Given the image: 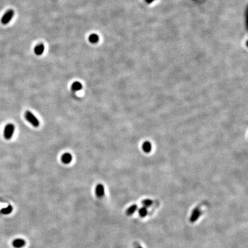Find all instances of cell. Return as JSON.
Listing matches in <instances>:
<instances>
[{
  "mask_svg": "<svg viewBox=\"0 0 248 248\" xmlns=\"http://www.w3.org/2000/svg\"><path fill=\"white\" fill-rule=\"evenodd\" d=\"M137 206L136 205H133L132 206H130L126 210V214L128 216L132 215V214H133L135 211L137 210Z\"/></svg>",
  "mask_w": 248,
  "mask_h": 248,
  "instance_id": "11",
  "label": "cell"
},
{
  "mask_svg": "<svg viewBox=\"0 0 248 248\" xmlns=\"http://www.w3.org/2000/svg\"><path fill=\"white\" fill-rule=\"evenodd\" d=\"M200 215H201V210H200V206H196L192 211V213L190 218V221L191 223H194L196 222L199 219Z\"/></svg>",
  "mask_w": 248,
  "mask_h": 248,
  "instance_id": "4",
  "label": "cell"
},
{
  "mask_svg": "<svg viewBox=\"0 0 248 248\" xmlns=\"http://www.w3.org/2000/svg\"><path fill=\"white\" fill-rule=\"evenodd\" d=\"M95 195L98 198H102L105 195V188L102 184H98L95 187Z\"/></svg>",
  "mask_w": 248,
  "mask_h": 248,
  "instance_id": "5",
  "label": "cell"
},
{
  "mask_svg": "<svg viewBox=\"0 0 248 248\" xmlns=\"http://www.w3.org/2000/svg\"><path fill=\"white\" fill-rule=\"evenodd\" d=\"M99 37L97 34L92 33L88 36V41L92 44H96L99 41Z\"/></svg>",
  "mask_w": 248,
  "mask_h": 248,
  "instance_id": "10",
  "label": "cell"
},
{
  "mask_svg": "<svg viewBox=\"0 0 248 248\" xmlns=\"http://www.w3.org/2000/svg\"><path fill=\"white\" fill-rule=\"evenodd\" d=\"M71 88V90L73 92L79 91L82 89V84L78 81H75L73 83Z\"/></svg>",
  "mask_w": 248,
  "mask_h": 248,
  "instance_id": "9",
  "label": "cell"
},
{
  "mask_svg": "<svg viewBox=\"0 0 248 248\" xmlns=\"http://www.w3.org/2000/svg\"><path fill=\"white\" fill-rule=\"evenodd\" d=\"M15 130V126L13 124H7L3 130V136L5 139L6 140H10Z\"/></svg>",
  "mask_w": 248,
  "mask_h": 248,
  "instance_id": "2",
  "label": "cell"
},
{
  "mask_svg": "<svg viewBox=\"0 0 248 248\" xmlns=\"http://www.w3.org/2000/svg\"><path fill=\"white\" fill-rule=\"evenodd\" d=\"M139 215L141 217H142V218L145 217L148 214L147 208H146L145 207H142L141 208H140L139 209Z\"/></svg>",
  "mask_w": 248,
  "mask_h": 248,
  "instance_id": "13",
  "label": "cell"
},
{
  "mask_svg": "<svg viewBox=\"0 0 248 248\" xmlns=\"http://www.w3.org/2000/svg\"><path fill=\"white\" fill-rule=\"evenodd\" d=\"M14 15V12L13 9L7 10L1 18V21L3 25L7 24L12 19Z\"/></svg>",
  "mask_w": 248,
  "mask_h": 248,
  "instance_id": "3",
  "label": "cell"
},
{
  "mask_svg": "<svg viewBox=\"0 0 248 248\" xmlns=\"http://www.w3.org/2000/svg\"><path fill=\"white\" fill-rule=\"evenodd\" d=\"M145 1V2H146V3H152L153 2H154L155 0H144Z\"/></svg>",
  "mask_w": 248,
  "mask_h": 248,
  "instance_id": "15",
  "label": "cell"
},
{
  "mask_svg": "<svg viewBox=\"0 0 248 248\" xmlns=\"http://www.w3.org/2000/svg\"><path fill=\"white\" fill-rule=\"evenodd\" d=\"M73 160V156L70 153L64 154L61 158V160L63 163L65 164H70Z\"/></svg>",
  "mask_w": 248,
  "mask_h": 248,
  "instance_id": "7",
  "label": "cell"
},
{
  "mask_svg": "<svg viewBox=\"0 0 248 248\" xmlns=\"http://www.w3.org/2000/svg\"><path fill=\"white\" fill-rule=\"evenodd\" d=\"M137 248H142V247H140V246H139V247H137Z\"/></svg>",
  "mask_w": 248,
  "mask_h": 248,
  "instance_id": "16",
  "label": "cell"
},
{
  "mask_svg": "<svg viewBox=\"0 0 248 248\" xmlns=\"http://www.w3.org/2000/svg\"><path fill=\"white\" fill-rule=\"evenodd\" d=\"M153 203H154V202L149 199H144L141 202V204L143 205V207H145L146 208L149 207L153 205Z\"/></svg>",
  "mask_w": 248,
  "mask_h": 248,
  "instance_id": "12",
  "label": "cell"
},
{
  "mask_svg": "<svg viewBox=\"0 0 248 248\" xmlns=\"http://www.w3.org/2000/svg\"><path fill=\"white\" fill-rule=\"evenodd\" d=\"M25 240L21 239V238H17L14 240L12 243V245L13 247L15 248H22L25 245Z\"/></svg>",
  "mask_w": 248,
  "mask_h": 248,
  "instance_id": "8",
  "label": "cell"
},
{
  "mask_svg": "<svg viewBox=\"0 0 248 248\" xmlns=\"http://www.w3.org/2000/svg\"><path fill=\"white\" fill-rule=\"evenodd\" d=\"M25 118L33 126L37 128L40 125V122L37 118L30 111H26L25 113Z\"/></svg>",
  "mask_w": 248,
  "mask_h": 248,
  "instance_id": "1",
  "label": "cell"
},
{
  "mask_svg": "<svg viewBox=\"0 0 248 248\" xmlns=\"http://www.w3.org/2000/svg\"><path fill=\"white\" fill-rule=\"evenodd\" d=\"M44 50H45V47L44 44L39 43L35 46L34 48V52L36 55L40 56L44 53Z\"/></svg>",
  "mask_w": 248,
  "mask_h": 248,
  "instance_id": "6",
  "label": "cell"
},
{
  "mask_svg": "<svg viewBox=\"0 0 248 248\" xmlns=\"http://www.w3.org/2000/svg\"><path fill=\"white\" fill-rule=\"evenodd\" d=\"M12 210H13V207H12V206H10V205H9V206H8L7 207H5V208H3V209H2L1 210V212L2 214H10V213H12Z\"/></svg>",
  "mask_w": 248,
  "mask_h": 248,
  "instance_id": "14",
  "label": "cell"
}]
</instances>
